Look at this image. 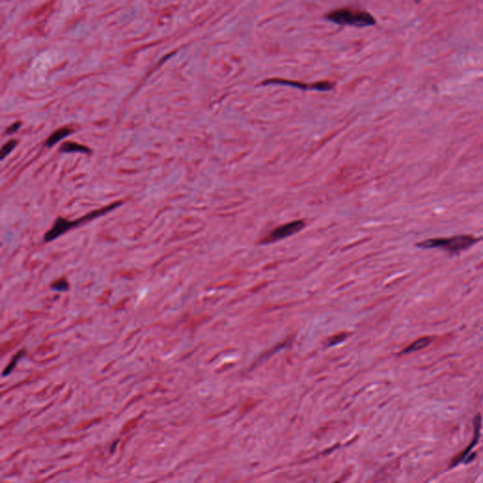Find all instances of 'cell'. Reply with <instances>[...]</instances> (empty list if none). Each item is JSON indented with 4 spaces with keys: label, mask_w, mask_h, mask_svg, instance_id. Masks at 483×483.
<instances>
[{
    "label": "cell",
    "mask_w": 483,
    "mask_h": 483,
    "mask_svg": "<svg viewBox=\"0 0 483 483\" xmlns=\"http://www.w3.org/2000/svg\"><path fill=\"white\" fill-rule=\"evenodd\" d=\"M481 241V238L473 235H455L448 238H434L421 242L418 246L425 249L440 248L448 253L457 254L463 252Z\"/></svg>",
    "instance_id": "1"
},
{
    "label": "cell",
    "mask_w": 483,
    "mask_h": 483,
    "mask_svg": "<svg viewBox=\"0 0 483 483\" xmlns=\"http://www.w3.org/2000/svg\"><path fill=\"white\" fill-rule=\"evenodd\" d=\"M326 18L337 25L351 26L357 28L371 27L376 24V19L371 14L361 10H354L349 8L333 10L326 15Z\"/></svg>",
    "instance_id": "2"
},
{
    "label": "cell",
    "mask_w": 483,
    "mask_h": 483,
    "mask_svg": "<svg viewBox=\"0 0 483 483\" xmlns=\"http://www.w3.org/2000/svg\"><path fill=\"white\" fill-rule=\"evenodd\" d=\"M121 202H116L114 204H111L108 207H105L101 210H97V211H93L91 213H88L87 215H84L83 217L77 219V220H74V221H71V220H67V219H64V218H61V217H59L55 222H54V225L52 226V227L45 233V241L47 242H52L54 240H56L59 236L64 234L66 231L74 228L75 226H79L81 224H83L84 222H88L90 220H93L98 216H102L104 215L106 213L110 212L116 208H118L120 206Z\"/></svg>",
    "instance_id": "3"
},
{
    "label": "cell",
    "mask_w": 483,
    "mask_h": 483,
    "mask_svg": "<svg viewBox=\"0 0 483 483\" xmlns=\"http://www.w3.org/2000/svg\"><path fill=\"white\" fill-rule=\"evenodd\" d=\"M481 429H482V415L478 413L475 418H474V435L473 439L470 443V445L467 447L460 453L457 457H455L451 461V464L449 465V468L458 466L461 464H469L471 463L474 458L477 456V454L472 453L473 448L476 446V445L479 443V440L481 437Z\"/></svg>",
    "instance_id": "4"
},
{
    "label": "cell",
    "mask_w": 483,
    "mask_h": 483,
    "mask_svg": "<svg viewBox=\"0 0 483 483\" xmlns=\"http://www.w3.org/2000/svg\"><path fill=\"white\" fill-rule=\"evenodd\" d=\"M304 226H305V223L302 220H296V221L287 223L285 225H282V226H279V227L273 229L271 232L264 238V240L262 241V243H271V242L285 239L287 237L292 236L295 233L300 231Z\"/></svg>",
    "instance_id": "5"
},
{
    "label": "cell",
    "mask_w": 483,
    "mask_h": 483,
    "mask_svg": "<svg viewBox=\"0 0 483 483\" xmlns=\"http://www.w3.org/2000/svg\"><path fill=\"white\" fill-rule=\"evenodd\" d=\"M263 84H279V85H287V86H292V87H297L300 88L303 90H316V91H330L333 89L334 84L332 82H317L315 84H303L301 82H296V81H290L285 79H279V78H273L266 80L263 82Z\"/></svg>",
    "instance_id": "6"
},
{
    "label": "cell",
    "mask_w": 483,
    "mask_h": 483,
    "mask_svg": "<svg viewBox=\"0 0 483 483\" xmlns=\"http://www.w3.org/2000/svg\"><path fill=\"white\" fill-rule=\"evenodd\" d=\"M72 132H73V130L69 128H61L60 130L54 131L51 135L48 137V139L46 141V147L49 148V147L56 145L61 139H64L65 137L71 135Z\"/></svg>",
    "instance_id": "7"
},
{
    "label": "cell",
    "mask_w": 483,
    "mask_h": 483,
    "mask_svg": "<svg viewBox=\"0 0 483 483\" xmlns=\"http://www.w3.org/2000/svg\"><path fill=\"white\" fill-rule=\"evenodd\" d=\"M431 341H432V338H430V337H423V338H420V339L414 341L413 343H411L409 346H408L402 351V354H409V353L419 351V350H421L423 348H426V347H427L431 343Z\"/></svg>",
    "instance_id": "8"
},
{
    "label": "cell",
    "mask_w": 483,
    "mask_h": 483,
    "mask_svg": "<svg viewBox=\"0 0 483 483\" xmlns=\"http://www.w3.org/2000/svg\"><path fill=\"white\" fill-rule=\"evenodd\" d=\"M60 151L64 153H74V152H79V153H90L91 150L87 147H83L81 145H78L76 143H71L67 142L63 144L60 148Z\"/></svg>",
    "instance_id": "9"
},
{
    "label": "cell",
    "mask_w": 483,
    "mask_h": 483,
    "mask_svg": "<svg viewBox=\"0 0 483 483\" xmlns=\"http://www.w3.org/2000/svg\"><path fill=\"white\" fill-rule=\"evenodd\" d=\"M16 145H17V142L15 140H12V141H9L8 143H6L1 149V159L3 160L6 156H8L12 151L14 150Z\"/></svg>",
    "instance_id": "10"
},
{
    "label": "cell",
    "mask_w": 483,
    "mask_h": 483,
    "mask_svg": "<svg viewBox=\"0 0 483 483\" xmlns=\"http://www.w3.org/2000/svg\"><path fill=\"white\" fill-rule=\"evenodd\" d=\"M63 286L68 287V285H67V283H66L64 280H61V281H59L58 283L54 284V285H53V288H54V289H57V290H59V291H60V290H65L64 288H62Z\"/></svg>",
    "instance_id": "11"
},
{
    "label": "cell",
    "mask_w": 483,
    "mask_h": 483,
    "mask_svg": "<svg viewBox=\"0 0 483 483\" xmlns=\"http://www.w3.org/2000/svg\"><path fill=\"white\" fill-rule=\"evenodd\" d=\"M20 128V124L19 123H16V124H14L12 127H10L8 130H7V133H14L16 130H18V129Z\"/></svg>",
    "instance_id": "12"
},
{
    "label": "cell",
    "mask_w": 483,
    "mask_h": 483,
    "mask_svg": "<svg viewBox=\"0 0 483 483\" xmlns=\"http://www.w3.org/2000/svg\"><path fill=\"white\" fill-rule=\"evenodd\" d=\"M414 1H415V2H416V3H420V2H421V1H422V0H414Z\"/></svg>",
    "instance_id": "13"
}]
</instances>
